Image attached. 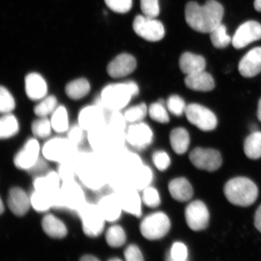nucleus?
Returning <instances> with one entry per match:
<instances>
[{
	"label": "nucleus",
	"instance_id": "1",
	"mask_svg": "<svg viewBox=\"0 0 261 261\" xmlns=\"http://www.w3.org/2000/svg\"><path fill=\"white\" fill-rule=\"evenodd\" d=\"M73 161L76 177L84 187L98 191L108 185L106 166L99 154L94 152H78Z\"/></svg>",
	"mask_w": 261,
	"mask_h": 261
},
{
	"label": "nucleus",
	"instance_id": "2",
	"mask_svg": "<svg viewBox=\"0 0 261 261\" xmlns=\"http://www.w3.org/2000/svg\"><path fill=\"white\" fill-rule=\"evenodd\" d=\"M185 14L189 27L198 32L210 34L221 24L224 8L215 0H208L202 6L191 2L186 6Z\"/></svg>",
	"mask_w": 261,
	"mask_h": 261
},
{
	"label": "nucleus",
	"instance_id": "3",
	"mask_svg": "<svg viewBox=\"0 0 261 261\" xmlns=\"http://www.w3.org/2000/svg\"><path fill=\"white\" fill-rule=\"evenodd\" d=\"M139 89L135 82L107 85L101 91L100 98L103 106L110 110L120 111L132 97L138 95Z\"/></svg>",
	"mask_w": 261,
	"mask_h": 261
},
{
	"label": "nucleus",
	"instance_id": "4",
	"mask_svg": "<svg viewBox=\"0 0 261 261\" xmlns=\"http://www.w3.org/2000/svg\"><path fill=\"white\" fill-rule=\"evenodd\" d=\"M224 193L230 203L238 206L247 207L256 201L259 191L251 179L240 177L231 179L227 182Z\"/></svg>",
	"mask_w": 261,
	"mask_h": 261
},
{
	"label": "nucleus",
	"instance_id": "5",
	"mask_svg": "<svg viewBox=\"0 0 261 261\" xmlns=\"http://www.w3.org/2000/svg\"><path fill=\"white\" fill-rule=\"evenodd\" d=\"M83 232L88 237H99L105 230L107 223L96 204L86 202L77 212Z\"/></svg>",
	"mask_w": 261,
	"mask_h": 261
},
{
	"label": "nucleus",
	"instance_id": "6",
	"mask_svg": "<svg viewBox=\"0 0 261 261\" xmlns=\"http://www.w3.org/2000/svg\"><path fill=\"white\" fill-rule=\"evenodd\" d=\"M77 147L71 144L67 138L56 137L48 139L41 148V154L48 161L60 163L74 158Z\"/></svg>",
	"mask_w": 261,
	"mask_h": 261
},
{
	"label": "nucleus",
	"instance_id": "7",
	"mask_svg": "<svg viewBox=\"0 0 261 261\" xmlns=\"http://www.w3.org/2000/svg\"><path fill=\"white\" fill-rule=\"evenodd\" d=\"M170 228L171 222L167 215L163 212H156L143 219L140 230L146 239L156 240L164 237Z\"/></svg>",
	"mask_w": 261,
	"mask_h": 261
},
{
	"label": "nucleus",
	"instance_id": "8",
	"mask_svg": "<svg viewBox=\"0 0 261 261\" xmlns=\"http://www.w3.org/2000/svg\"><path fill=\"white\" fill-rule=\"evenodd\" d=\"M134 31L144 40L155 42L162 40L165 31L162 22L145 15H138L134 19Z\"/></svg>",
	"mask_w": 261,
	"mask_h": 261
},
{
	"label": "nucleus",
	"instance_id": "9",
	"mask_svg": "<svg viewBox=\"0 0 261 261\" xmlns=\"http://www.w3.org/2000/svg\"><path fill=\"white\" fill-rule=\"evenodd\" d=\"M41 148L37 138L29 139L14 156L15 167L20 170H32L39 162Z\"/></svg>",
	"mask_w": 261,
	"mask_h": 261
},
{
	"label": "nucleus",
	"instance_id": "10",
	"mask_svg": "<svg viewBox=\"0 0 261 261\" xmlns=\"http://www.w3.org/2000/svg\"><path fill=\"white\" fill-rule=\"evenodd\" d=\"M188 121L203 132H210L216 128V116L210 110L197 103H191L185 110Z\"/></svg>",
	"mask_w": 261,
	"mask_h": 261
},
{
	"label": "nucleus",
	"instance_id": "11",
	"mask_svg": "<svg viewBox=\"0 0 261 261\" xmlns=\"http://www.w3.org/2000/svg\"><path fill=\"white\" fill-rule=\"evenodd\" d=\"M60 194L64 208L77 212L86 203V195L76 179L62 182Z\"/></svg>",
	"mask_w": 261,
	"mask_h": 261
},
{
	"label": "nucleus",
	"instance_id": "12",
	"mask_svg": "<svg viewBox=\"0 0 261 261\" xmlns=\"http://www.w3.org/2000/svg\"><path fill=\"white\" fill-rule=\"evenodd\" d=\"M189 159L195 167L208 172L218 170L222 165L220 152L213 149L196 148L189 154Z\"/></svg>",
	"mask_w": 261,
	"mask_h": 261
},
{
	"label": "nucleus",
	"instance_id": "13",
	"mask_svg": "<svg viewBox=\"0 0 261 261\" xmlns=\"http://www.w3.org/2000/svg\"><path fill=\"white\" fill-rule=\"evenodd\" d=\"M185 219L192 230L205 229L210 223V212L203 201L196 200L189 204L185 210Z\"/></svg>",
	"mask_w": 261,
	"mask_h": 261
},
{
	"label": "nucleus",
	"instance_id": "14",
	"mask_svg": "<svg viewBox=\"0 0 261 261\" xmlns=\"http://www.w3.org/2000/svg\"><path fill=\"white\" fill-rule=\"evenodd\" d=\"M260 39L261 24L256 21H248L237 29L231 42L234 48L240 49Z\"/></svg>",
	"mask_w": 261,
	"mask_h": 261
},
{
	"label": "nucleus",
	"instance_id": "15",
	"mask_svg": "<svg viewBox=\"0 0 261 261\" xmlns=\"http://www.w3.org/2000/svg\"><path fill=\"white\" fill-rule=\"evenodd\" d=\"M153 133L146 123H132L126 130V141L137 149H143L152 141Z\"/></svg>",
	"mask_w": 261,
	"mask_h": 261
},
{
	"label": "nucleus",
	"instance_id": "16",
	"mask_svg": "<svg viewBox=\"0 0 261 261\" xmlns=\"http://www.w3.org/2000/svg\"><path fill=\"white\" fill-rule=\"evenodd\" d=\"M136 189L130 186L114 192L118 198L123 211L134 216L139 217L142 215V200Z\"/></svg>",
	"mask_w": 261,
	"mask_h": 261
},
{
	"label": "nucleus",
	"instance_id": "17",
	"mask_svg": "<svg viewBox=\"0 0 261 261\" xmlns=\"http://www.w3.org/2000/svg\"><path fill=\"white\" fill-rule=\"evenodd\" d=\"M7 205L15 216L23 217L31 208L30 195L21 188L13 187L8 192Z\"/></svg>",
	"mask_w": 261,
	"mask_h": 261
},
{
	"label": "nucleus",
	"instance_id": "18",
	"mask_svg": "<svg viewBox=\"0 0 261 261\" xmlns=\"http://www.w3.org/2000/svg\"><path fill=\"white\" fill-rule=\"evenodd\" d=\"M137 62L133 55L122 54L114 59L107 66V73L113 78L128 76L136 70Z\"/></svg>",
	"mask_w": 261,
	"mask_h": 261
},
{
	"label": "nucleus",
	"instance_id": "19",
	"mask_svg": "<svg viewBox=\"0 0 261 261\" xmlns=\"http://www.w3.org/2000/svg\"><path fill=\"white\" fill-rule=\"evenodd\" d=\"M105 123L103 111L96 104L83 108L78 115V124L86 132Z\"/></svg>",
	"mask_w": 261,
	"mask_h": 261
},
{
	"label": "nucleus",
	"instance_id": "20",
	"mask_svg": "<svg viewBox=\"0 0 261 261\" xmlns=\"http://www.w3.org/2000/svg\"><path fill=\"white\" fill-rule=\"evenodd\" d=\"M96 204L107 223H116L121 217L123 210L114 192L103 196Z\"/></svg>",
	"mask_w": 261,
	"mask_h": 261
},
{
	"label": "nucleus",
	"instance_id": "21",
	"mask_svg": "<svg viewBox=\"0 0 261 261\" xmlns=\"http://www.w3.org/2000/svg\"><path fill=\"white\" fill-rule=\"evenodd\" d=\"M238 70L243 76L253 77L261 72V47L252 49L241 59Z\"/></svg>",
	"mask_w": 261,
	"mask_h": 261
},
{
	"label": "nucleus",
	"instance_id": "22",
	"mask_svg": "<svg viewBox=\"0 0 261 261\" xmlns=\"http://www.w3.org/2000/svg\"><path fill=\"white\" fill-rule=\"evenodd\" d=\"M25 90L29 99L41 100L47 96L48 87L46 81L40 74L29 73L25 77Z\"/></svg>",
	"mask_w": 261,
	"mask_h": 261
},
{
	"label": "nucleus",
	"instance_id": "23",
	"mask_svg": "<svg viewBox=\"0 0 261 261\" xmlns=\"http://www.w3.org/2000/svg\"><path fill=\"white\" fill-rule=\"evenodd\" d=\"M41 227L44 233L54 239H63L67 236L66 225L53 214H47L44 215L41 220Z\"/></svg>",
	"mask_w": 261,
	"mask_h": 261
},
{
	"label": "nucleus",
	"instance_id": "24",
	"mask_svg": "<svg viewBox=\"0 0 261 261\" xmlns=\"http://www.w3.org/2000/svg\"><path fill=\"white\" fill-rule=\"evenodd\" d=\"M61 184L62 181L57 171H50L36 177L33 186L34 190L52 194L60 190Z\"/></svg>",
	"mask_w": 261,
	"mask_h": 261
},
{
	"label": "nucleus",
	"instance_id": "25",
	"mask_svg": "<svg viewBox=\"0 0 261 261\" xmlns=\"http://www.w3.org/2000/svg\"><path fill=\"white\" fill-rule=\"evenodd\" d=\"M188 89L199 91H210L214 89L215 82L211 75L204 70L187 75L185 80Z\"/></svg>",
	"mask_w": 261,
	"mask_h": 261
},
{
	"label": "nucleus",
	"instance_id": "26",
	"mask_svg": "<svg viewBox=\"0 0 261 261\" xmlns=\"http://www.w3.org/2000/svg\"><path fill=\"white\" fill-rule=\"evenodd\" d=\"M171 197L179 202L190 200L194 195L193 188L187 178L181 177L173 179L168 186Z\"/></svg>",
	"mask_w": 261,
	"mask_h": 261
},
{
	"label": "nucleus",
	"instance_id": "27",
	"mask_svg": "<svg viewBox=\"0 0 261 261\" xmlns=\"http://www.w3.org/2000/svg\"><path fill=\"white\" fill-rule=\"evenodd\" d=\"M206 63L200 55L191 52L182 54L179 60V66L182 73L189 75L204 70Z\"/></svg>",
	"mask_w": 261,
	"mask_h": 261
},
{
	"label": "nucleus",
	"instance_id": "28",
	"mask_svg": "<svg viewBox=\"0 0 261 261\" xmlns=\"http://www.w3.org/2000/svg\"><path fill=\"white\" fill-rule=\"evenodd\" d=\"M130 187L137 190H143L152 180V172L148 166L142 165L127 175Z\"/></svg>",
	"mask_w": 261,
	"mask_h": 261
},
{
	"label": "nucleus",
	"instance_id": "29",
	"mask_svg": "<svg viewBox=\"0 0 261 261\" xmlns=\"http://www.w3.org/2000/svg\"><path fill=\"white\" fill-rule=\"evenodd\" d=\"M170 143L176 154H184L188 151L190 144V138L187 130L184 128L173 129L170 134Z\"/></svg>",
	"mask_w": 261,
	"mask_h": 261
},
{
	"label": "nucleus",
	"instance_id": "30",
	"mask_svg": "<svg viewBox=\"0 0 261 261\" xmlns=\"http://www.w3.org/2000/svg\"><path fill=\"white\" fill-rule=\"evenodd\" d=\"M91 86L89 81L80 78L70 82L65 86L67 96L72 100H80L90 93Z\"/></svg>",
	"mask_w": 261,
	"mask_h": 261
},
{
	"label": "nucleus",
	"instance_id": "31",
	"mask_svg": "<svg viewBox=\"0 0 261 261\" xmlns=\"http://www.w3.org/2000/svg\"><path fill=\"white\" fill-rule=\"evenodd\" d=\"M53 194L34 190L30 195L31 208L38 213H46L53 208Z\"/></svg>",
	"mask_w": 261,
	"mask_h": 261
},
{
	"label": "nucleus",
	"instance_id": "32",
	"mask_svg": "<svg viewBox=\"0 0 261 261\" xmlns=\"http://www.w3.org/2000/svg\"><path fill=\"white\" fill-rule=\"evenodd\" d=\"M19 125L16 117L11 113L5 114L0 119V138L8 139L19 132Z\"/></svg>",
	"mask_w": 261,
	"mask_h": 261
},
{
	"label": "nucleus",
	"instance_id": "33",
	"mask_svg": "<svg viewBox=\"0 0 261 261\" xmlns=\"http://www.w3.org/2000/svg\"><path fill=\"white\" fill-rule=\"evenodd\" d=\"M50 122L55 132L59 134L67 132L70 127L66 108L63 106H58L51 114Z\"/></svg>",
	"mask_w": 261,
	"mask_h": 261
},
{
	"label": "nucleus",
	"instance_id": "34",
	"mask_svg": "<svg viewBox=\"0 0 261 261\" xmlns=\"http://www.w3.org/2000/svg\"><path fill=\"white\" fill-rule=\"evenodd\" d=\"M244 151L248 158L253 160L261 158V132H254L245 140Z\"/></svg>",
	"mask_w": 261,
	"mask_h": 261
},
{
	"label": "nucleus",
	"instance_id": "35",
	"mask_svg": "<svg viewBox=\"0 0 261 261\" xmlns=\"http://www.w3.org/2000/svg\"><path fill=\"white\" fill-rule=\"evenodd\" d=\"M106 240L110 247L119 248L123 246L126 241V234L122 227L114 224L106 230Z\"/></svg>",
	"mask_w": 261,
	"mask_h": 261
},
{
	"label": "nucleus",
	"instance_id": "36",
	"mask_svg": "<svg viewBox=\"0 0 261 261\" xmlns=\"http://www.w3.org/2000/svg\"><path fill=\"white\" fill-rule=\"evenodd\" d=\"M33 135L37 139H46L50 137L53 128L47 117H41L34 120L31 125Z\"/></svg>",
	"mask_w": 261,
	"mask_h": 261
},
{
	"label": "nucleus",
	"instance_id": "37",
	"mask_svg": "<svg viewBox=\"0 0 261 261\" xmlns=\"http://www.w3.org/2000/svg\"><path fill=\"white\" fill-rule=\"evenodd\" d=\"M58 107L57 97L54 95L45 97L34 109V113L39 117H47L53 113Z\"/></svg>",
	"mask_w": 261,
	"mask_h": 261
},
{
	"label": "nucleus",
	"instance_id": "38",
	"mask_svg": "<svg viewBox=\"0 0 261 261\" xmlns=\"http://www.w3.org/2000/svg\"><path fill=\"white\" fill-rule=\"evenodd\" d=\"M210 34L212 44L218 48L226 47L232 40L227 34L226 26L223 24L218 25L210 33Z\"/></svg>",
	"mask_w": 261,
	"mask_h": 261
},
{
	"label": "nucleus",
	"instance_id": "39",
	"mask_svg": "<svg viewBox=\"0 0 261 261\" xmlns=\"http://www.w3.org/2000/svg\"><path fill=\"white\" fill-rule=\"evenodd\" d=\"M148 112L145 103H142L127 109L123 115L127 122L135 123L141 122L144 119Z\"/></svg>",
	"mask_w": 261,
	"mask_h": 261
},
{
	"label": "nucleus",
	"instance_id": "40",
	"mask_svg": "<svg viewBox=\"0 0 261 261\" xmlns=\"http://www.w3.org/2000/svg\"><path fill=\"white\" fill-rule=\"evenodd\" d=\"M148 112L150 117L154 121L161 123L169 122L168 113L164 107V101L162 99L158 102L152 103L149 106Z\"/></svg>",
	"mask_w": 261,
	"mask_h": 261
},
{
	"label": "nucleus",
	"instance_id": "41",
	"mask_svg": "<svg viewBox=\"0 0 261 261\" xmlns=\"http://www.w3.org/2000/svg\"><path fill=\"white\" fill-rule=\"evenodd\" d=\"M15 100L14 96L7 88H0V112L2 114L11 113L15 109Z\"/></svg>",
	"mask_w": 261,
	"mask_h": 261
},
{
	"label": "nucleus",
	"instance_id": "42",
	"mask_svg": "<svg viewBox=\"0 0 261 261\" xmlns=\"http://www.w3.org/2000/svg\"><path fill=\"white\" fill-rule=\"evenodd\" d=\"M73 159L58 163L57 171L62 182L76 179V172Z\"/></svg>",
	"mask_w": 261,
	"mask_h": 261
},
{
	"label": "nucleus",
	"instance_id": "43",
	"mask_svg": "<svg viewBox=\"0 0 261 261\" xmlns=\"http://www.w3.org/2000/svg\"><path fill=\"white\" fill-rule=\"evenodd\" d=\"M142 199L143 203L149 207H158L161 204L159 192L154 188L148 187L143 189Z\"/></svg>",
	"mask_w": 261,
	"mask_h": 261
},
{
	"label": "nucleus",
	"instance_id": "44",
	"mask_svg": "<svg viewBox=\"0 0 261 261\" xmlns=\"http://www.w3.org/2000/svg\"><path fill=\"white\" fill-rule=\"evenodd\" d=\"M167 107L169 112L174 115L180 116L185 113L187 106L184 99L177 95H172L168 98Z\"/></svg>",
	"mask_w": 261,
	"mask_h": 261
},
{
	"label": "nucleus",
	"instance_id": "45",
	"mask_svg": "<svg viewBox=\"0 0 261 261\" xmlns=\"http://www.w3.org/2000/svg\"><path fill=\"white\" fill-rule=\"evenodd\" d=\"M108 8L118 14H125L132 8L133 0H105Z\"/></svg>",
	"mask_w": 261,
	"mask_h": 261
},
{
	"label": "nucleus",
	"instance_id": "46",
	"mask_svg": "<svg viewBox=\"0 0 261 261\" xmlns=\"http://www.w3.org/2000/svg\"><path fill=\"white\" fill-rule=\"evenodd\" d=\"M140 8L143 15L155 18L160 14L159 0H140Z\"/></svg>",
	"mask_w": 261,
	"mask_h": 261
},
{
	"label": "nucleus",
	"instance_id": "47",
	"mask_svg": "<svg viewBox=\"0 0 261 261\" xmlns=\"http://www.w3.org/2000/svg\"><path fill=\"white\" fill-rule=\"evenodd\" d=\"M86 132L81 128L79 124H76L71 126L67 132V138L71 142V144L77 147L81 145L84 140L85 133Z\"/></svg>",
	"mask_w": 261,
	"mask_h": 261
},
{
	"label": "nucleus",
	"instance_id": "48",
	"mask_svg": "<svg viewBox=\"0 0 261 261\" xmlns=\"http://www.w3.org/2000/svg\"><path fill=\"white\" fill-rule=\"evenodd\" d=\"M152 161L159 171L167 169L171 164V159L167 153L164 151H156L152 156Z\"/></svg>",
	"mask_w": 261,
	"mask_h": 261
},
{
	"label": "nucleus",
	"instance_id": "49",
	"mask_svg": "<svg viewBox=\"0 0 261 261\" xmlns=\"http://www.w3.org/2000/svg\"><path fill=\"white\" fill-rule=\"evenodd\" d=\"M188 255L187 246L184 243H175L172 245L170 257L172 260L175 261H185Z\"/></svg>",
	"mask_w": 261,
	"mask_h": 261
},
{
	"label": "nucleus",
	"instance_id": "50",
	"mask_svg": "<svg viewBox=\"0 0 261 261\" xmlns=\"http://www.w3.org/2000/svg\"><path fill=\"white\" fill-rule=\"evenodd\" d=\"M123 255L127 261H142L144 259L141 251L135 244L127 247L124 251Z\"/></svg>",
	"mask_w": 261,
	"mask_h": 261
},
{
	"label": "nucleus",
	"instance_id": "51",
	"mask_svg": "<svg viewBox=\"0 0 261 261\" xmlns=\"http://www.w3.org/2000/svg\"><path fill=\"white\" fill-rule=\"evenodd\" d=\"M254 226L261 233V205L257 208L254 216Z\"/></svg>",
	"mask_w": 261,
	"mask_h": 261
},
{
	"label": "nucleus",
	"instance_id": "52",
	"mask_svg": "<svg viewBox=\"0 0 261 261\" xmlns=\"http://www.w3.org/2000/svg\"><path fill=\"white\" fill-rule=\"evenodd\" d=\"M82 261H97L99 260L95 256L92 255V254H86L83 257H81L80 259Z\"/></svg>",
	"mask_w": 261,
	"mask_h": 261
},
{
	"label": "nucleus",
	"instance_id": "53",
	"mask_svg": "<svg viewBox=\"0 0 261 261\" xmlns=\"http://www.w3.org/2000/svg\"><path fill=\"white\" fill-rule=\"evenodd\" d=\"M254 7L257 11L261 12V0H254Z\"/></svg>",
	"mask_w": 261,
	"mask_h": 261
},
{
	"label": "nucleus",
	"instance_id": "54",
	"mask_svg": "<svg viewBox=\"0 0 261 261\" xmlns=\"http://www.w3.org/2000/svg\"><path fill=\"white\" fill-rule=\"evenodd\" d=\"M257 119L261 122V98L259 100L258 106H257Z\"/></svg>",
	"mask_w": 261,
	"mask_h": 261
},
{
	"label": "nucleus",
	"instance_id": "55",
	"mask_svg": "<svg viewBox=\"0 0 261 261\" xmlns=\"http://www.w3.org/2000/svg\"><path fill=\"white\" fill-rule=\"evenodd\" d=\"M5 211V205L4 204H3V201L2 200H1V203H0V213L1 214H3V212Z\"/></svg>",
	"mask_w": 261,
	"mask_h": 261
}]
</instances>
